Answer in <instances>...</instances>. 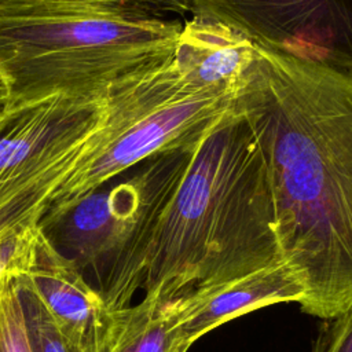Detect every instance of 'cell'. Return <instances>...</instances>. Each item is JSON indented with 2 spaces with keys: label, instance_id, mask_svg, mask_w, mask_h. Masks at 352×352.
<instances>
[{
  "label": "cell",
  "instance_id": "obj_1",
  "mask_svg": "<svg viewBox=\"0 0 352 352\" xmlns=\"http://www.w3.org/2000/svg\"><path fill=\"white\" fill-rule=\"evenodd\" d=\"M136 166L140 212L107 294L111 309L129 307L139 289L190 308L282 260L264 160L234 104L202 136Z\"/></svg>",
  "mask_w": 352,
  "mask_h": 352
},
{
  "label": "cell",
  "instance_id": "obj_2",
  "mask_svg": "<svg viewBox=\"0 0 352 352\" xmlns=\"http://www.w3.org/2000/svg\"><path fill=\"white\" fill-rule=\"evenodd\" d=\"M234 107L260 147L280 253L301 311L352 304V72L254 45Z\"/></svg>",
  "mask_w": 352,
  "mask_h": 352
},
{
  "label": "cell",
  "instance_id": "obj_3",
  "mask_svg": "<svg viewBox=\"0 0 352 352\" xmlns=\"http://www.w3.org/2000/svg\"><path fill=\"white\" fill-rule=\"evenodd\" d=\"M182 28L157 11L0 16L4 109L52 95L104 98L117 80L173 51Z\"/></svg>",
  "mask_w": 352,
  "mask_h": 352
},
{
  "label": "cell",
  "instance_id": "obj_4",
  "mask_svg": "<svg viewBox=\"0 0 352 352\" xmlns=\"http://www.w3.org/2000/svg\"><path fill=\"white\" fill-rule=\"evenodd\" d=\"M236 91L201 89L187 81L176 48L117 80L104 95V118L87 151L51 197L56 213L146 158L206 129Z\"/></svg>",
  "mask_w": 352,
  "mask_h": 352
},
{
  "label": "cell",
  "instance_id": "obj_5",
  "mask_svg": "<svg viewBox=\"0 0 352 352\" xmlns=\"http://www.w3.org/2000/svg\"><path fill=\"white\" fill-rule=\"evenodd\" d=\"M253 45L352 72V0H187Z\"/></svg>",
  "mask_w": 352,
  "mask_h": 352
},
{
  "label": "cell",
  "instance_id": "obj_6",
  "mask_svg": "<svg viewBox=\"0 0 352 352\" xmlns=\"http://www.w3.org/2000/svg\"><path fill=\"white\" fill-rule=\"evenodd\" d=\"M104 98L52 95L0 113V204L91 138Z\"/></svg>",
  "mask_w": 352,
  "mask_h": 352
},
{
  "label": "cell",
  "instance_id": "obj_7",
  "mask_svg": "<svg viewBox=\"0 0 352 352\" xmlns=\"http://www.w3.org/2000/svg\"><path fill=\"white\" fill-rule=\"evenodd\" d=\"M139 210L140 190L132 173L111 188L100 187L56 213H44L38 226L102 297L129 245Z\"/></svg>",
  "mask_w": 352,
  "mask_h": 352
},
{
  "label": "cell",
  "instance_id": "obj_8",
  "mask_svg": "<svg viewBox=\"0 0 352 352\" xmlns=\"http://www.w3.org/2000/svg\"><path fill=\"white\" fill-rule=\"evenodd\" d=\"M60 331L80 352H99L113 314L77 264L59 253L40 226L25 274Z\"/></svg>",
  "mask_w": 352,
  "mask_h": 352
},
{
  "label": "cell",
  "instance_id": "obj_9",
  "mask_svg": "<svg viewBox=\"0 0 352 352\" xmlns=\"http://www.w3.org/2000/svg\"><path fill=\"white\" fill-rule=\"evenodd\" d=\"M176 58L194 87L236 91L253 62L254 45L221 23L192 15L183 19Z\"/></svg>",
  "mask_w": 352,
  "mask_h": 352
},
{
  "label": "cell",
  "instance_id": "obj_10",
  "mask_svg": "<svg viewBox=\"0 0 352 352\" xmlns=\"http://www.w3.org/2000/svg\"><path fill=\"white\" fill-rule=\"evenodd\" d=\"M305 289L283 260L246 275L194 307L184 309L182 333L192 345L206 333L250 311L278 302H300Z\"/></svg>",
  "mask_w": 352,
  "mask_h": 352
},
{
  "label": "cell",
  "instance_id": "obj_11",
  "mask_svg": "<svg viewBox=\"0 0 352 352\" xmlns=\"http://www.w3.org/2000/svg\"><path fill=\"white\" fill-rule=\"evenodd\" d=\"M186 300L160 301L144 297L114 309L110 331L99 352H187L182 333Z\"/></svg>",
  "mask_w": 352,
  "mask_h": 352
},
{
  "label": "cell",
  "instance_id": "obj_12",
  "mask_svg": "<svg viewBox=\"0 0 352 352\" xmlns=\"http://www.w3.org/2000/svg\"><path fill=\"white\" fill-rule=\"evenodd\" d=\"M144 11L175 12L184 19L187 0H0V16L124 15Z\"/></svg>",
  "mask_w": 352,
  "mask_h": 352
},
{
  "label": "cell",
  "instance_id": "obj_13",
  "mask_svg": "<svg viewBox=\"0 0 352 352\" xmlns=\"http://www.w3.org/2000/svg\"><path fill=\"white\" fill-rule=\"evenodd\" d=\"M92 136L65 154L26 187L0 204V235L16 226L41 220L50 206L54 191L87 151Z\"/></svg>",
  "mask_w": 352,
  "mask_h": 352
},
{
  "label": "cell",
  "instance_id": "obj_14",
  "mask_svg": "<svg viewBox=\"0 0 352 352\" xmlns=\"http://www.w3.org/2000/svg\"><path fill=\"white\" fill-rule=\"evenodd\" d=\"M16 285L32 352H80L60 331L25 274L16 276Z\"/></svg>",
  "mask_w": 352,
  "mask_h": 352
},
{
  "label": "cell",
  "instance_id": "obj_15",
  "mask_svg": "<svg viewBox=\"0 0 352 352\" xmlns=\"http://www.w3.org/2000/svg\"><path fill=\"white\" fill-rule=\"evenodd\" d=\"M0 352H32L15 275L0 278Z\"/></svg>",
  "mask_w": 352,
  "mask_h": 352
},
{
  "label": "cell",
  "instance_id": "obj_16",
  "mask_svg": "<svg viewBox=\"0 0 352 352\" xmlns=\"http://www.w3.org/2000/svg\"><path fill=\"white\" fill-rule=\"evenodd\" d=\"M40 221L16 226L0 235V278L26 274Z\"/></svg>",
  "mask_w": 352,
  "mask_h": 352
},
{
  "label": "cell",
  "instance_id": "obj_17",
  "mask_svg": "<svg viewBox=\"0 0 352 352\" xmlns=\"http://www.w3.org/2000/svg\"><path fill=\"white\" fill-rule=\"evenodd\" d=\"M322 320L312 352H352V304Z\"/></svg>",
  "mask_w": 352,
  "mask_h": 352
},
{
  "label": "cell",
  "instance_id": "obj_18",
  "mask_svg": "<svg viewBox=\"0 0 352 352\" xmlns=\"http://www.w3.org/2000/svg\"><path fill=\"white\" fill-rule=\"evenodd\" d=\"M6 103H7V88L3 77L0 76V109H4Z\"/></svg>",
  "mask_w": 352,
  "mask_h": 352
},
{
  "label": "cell",
  "instance_id": "obj_19",
  "mask_svg": "<svg viewBox=\"0 0 352 352\" xmlns=\"http://www.w3.org/2000/svg\"><path fill=\"white\" fill-rule=\"evenodd\" d=\"M1 110H3V109H0V113H1Z\"/></svg>",
  "mask_w": 352,
  "mask_h": 352
}]
</instances>
